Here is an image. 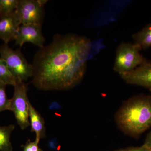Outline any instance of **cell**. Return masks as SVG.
<instances>
[{"label": "cell", "mask_w": 151, "mask_h": 151, "mask_svg": "<svg viewBox=\"0 0 151 151\" xmlns=\"http://www.w3.org/2000/svg\"><path fill=\"white\" fill-rule=\"evenodd\" d=\"M103 47L101 41L75 34H57L35 55L32 82L44 91L72 89L83 79L87 61Z\"/></svg>", "instance_id": "cell-1"}, {"label": "cell", "mask_w": 151, "mask_h": 151, "mask_svg": "<svg viewBox=\"0 0 151 151\" xmlns=\"http://www.w3.org/2000/svg\"><path fill=\"white\" fill-rule=\"evenodd\" d=\"M115 120L124 134L139 137L151 127V95H136L125 101L116 112Z\"/></svg>", "instance_id": "cell-2"}, {"label": "cell", "mask_w": 151, "mask_h": 151, "mask_svg": "<svg viewBox=\"0 0 151 151\" xmlns=\"http://www.w3.org/2000/svg\"><path fill=\"white\" fill-rule=\"evenodd\" d=\"M134 43L123 42L116 50L113 69L120 75L134 70L147 61Z\"/></svg>", "instance_id": "cell-3"}, {"label": "cell", "mask_w": 151, "mask_h": 151, "mask_svg": "<svg viewBox=\"0 0 151 151\" xmlns=\"http://www.w3.org/2000/svg\"><path fill=\"white\" fill-rule=\"evenodd\" d=\"M0 55L5 60L11 73L18 81L24 82L32 77V64L28 62L20 50H14L4 43L0 46Z\"/></svg>", "instance_id": "cell-4"}, {"label": "cell", "mask_w": 151, "mask_h": 151, "mask_svg": "<svg viewBox=\"0 0 151 151\" xmlns=\"http://www.w3.org/2000/svg\"><path fill=\"white\" fill-rule=\"evenodd\" d=\"M14 86V95L10 99L9 111L14 113L20 128L24 130L30 126L27 86L24 82L18 81Z\"/></svg>", "instance_id": "cell-5"}, {"label": "cell", "mask_w": 151, "mask_h": 151, "mask_svg": "<svg viewBox=\"0 0 151 151\" xmlns=\"http://www.w3.org/2000/svg\"><path fill=\"white\" fill-rule=\"evenodd\" d=\"M44 0H19L14 13L21 25L42 24L44 17Z\"/></svg>", "instance_id": "cell-6"}, {"label": "cell", "mask_w": 151, "mask_h": 151, "mask_svg": "<svg viewBox=\"0 0 151 151\" xmlns=\"http://www.w3.org/2000/svg\"><path fill=\"white\" fill-rule=\"evenodd\" d=\"M15 40L16 44L20 47L26 42H30L40 48L43 47L45 40L42 32V25H21Z\"/></svg>", "instance_id": "cell-7"}, {"label": "cell", "mask_w": 151, "mask_h": 151, "mask_svg": "<svg viewBox=\"0 0 151 151\" xmlns=\"http://www.w3.org/2000/svg\"><path fill=\"white\" fill-rule=\"evenodd\" d=\"M120 76L128 84L142 86L151 91V61L147 60L134 70Z\"/></svg>", "instance_id": "cell-8"}, {"label": "cell", "mask_w": 151, "mask_h": 151, "mask_svg": "<svg viewBox=\"0 0 151 151\" xmlns=\"http://www.w3.org/2000/svg\"><path fill=\"white\" fill-rule=\"evenodd\" d=\"M20 25L14 13L0 16V38L4 44L15 40Z\"/></svg>", "instance_id": "cell-9"}, {"label": "cell", "mask_w": 151, "mask_h": 151, "mask_svg": "<svg viewBox=\"0 0 151 151\" xmlns=\"http://www.w3.org/2000/svg\"><path fill=\"white\" fill-rule=\"evenodd\" d=\"M29 105L31 132L35 133L36 138L40 140L46 137V127L44 119L30 101Z\"/></svg>", "instance_id": "cell-10"}, {"label": "cell", "mask_w": 151, "mask_h": 151, "mask_svg": "<svg viewBox=\"0 0 151 151\" xmlns=\"http://www.w3.org/2000/svg\"><path fill=\"white\" fill-rule=\"evenodd\" d=\"M134 44L141 50L146 49L151 46V23L146 26L132 36Z\"/></svg>", "instance_id": "cell-11"}, {"label": "cell", "mask_w": 151, "mask_h": 151, "mask_svg": "<svg viewBox=\"0 0 151 151\" xmlns=\"http://www.w3.org/2000/svg\"><path fill=\"white\" fill-rule=\"evenodd\" d=\"M15 129V126H0V151H13L11 142V135Z\"/></svg>", "instance_id": "cell-12"}, {"label": "cell", "mask_w": 151, "mask_h": 151, "mask_svg": "<svg viewBox=\"0 0 151 151\" xmlns=\"http://www.w3.org/2000/svg\"><path fill=\"white\" fill-rule=\"evenodd\" d=\"M0 81L6 85L14 86L17 80L11 73L4 60L0 58Z\"/></svg>", "instance_id": "cell-13"}, {"label": "cell", "mask_w": 151, "mask_h": 151, "mask_svg": "<svg viewBox=\"0 0 151 151\" xmlns=\"http://www.w3.org/2000/svg\"><path fill=\"white\" fill-rule=\"evenodd\" d=\"M19 2V0H0V16L14 14Z\"/></svg>", "instance_id": "cell-14"}, {"label": "cell", "mask_w": 151, "mask_h": 151, "mask_svg": "<svg viewBox=\"0 0 151 151\" xmlns=\"http://www.w3.org/2000/svg\"><path fill=\"white\" fill-rule=\"evenodd\" d=\"M6 84L0 81V113L9 110L10 99H8L6 93Z\"/></svg>", "instance_id": "cell-15"}, {"label": "cell", "mask_w": 151, "mask_h": 151, "mask_svg": "<svg viewBox=\"0 0 151 151\" xmlns=\"http://www.w3.org/2000/svg\"><path fill=\"white\" fill-rule=\"evenodd\" d=\"M40 140L36 138L34 142L28 140L23 146V151H43L38 146Z\"/></svg>", "instance_id": "cell-16"}, {"label": "cell", "mask_w": 151, "mask_h": 151, "mask_svg": "<svg viewBox=\"0 0 151 151\" xmlns=\"http://www.w3.org/2000/svg\"><path fill=\"white\" fill-rule=\"evenodd\" d=\"M120 151H151L145 144L140 147H129L126 148L120 149Z\"/></svg>", "instance_id": "cell-17"}, {"label": "cell", "mask_w": 151, "mask_h": 151, "mask_svg": "<svg viewBox=\"0 0 151 151\" xmlns=\"http://www.w3.org/2000/svg\"><path fill=\"white\" fill-rule=\"evenodd\" d=\"M62 106L58 102L53 101L50 104L49 109L50 110H58L62 108Z\"/></svg>", "instance_id": "cell-18"}, {"label": "cell", "mask_w": 151, "mask_h": 151, "mask_svg": "<svg viewBox=\"0 0 151 151\" xmlns=\"http://www.w3.org/2000/svg\"><path fill=\"white\" fill-rule=\"evenodd\" d=\"M48 146L50 148L56 150L57 149V142L55 138H53L49 141Z\"/></svg>", "instance_id": "cell-19"}, {"label": "cell", "mask_w": 151, "mask_h": 151, "mask_svg": "<svg viewBox=\"0 0 151 151\" xmlns=\"http://www.w3.org/2000/svg\"><path fill=\"white\" fill-rule=\"evenodd\" d=\"M144 144L146 145L151 151V131L147 135Z\"/></svg>", "instance_id": "cell-20"}, {"label": "cell", "mask_w": 151, "mask_h": 151, "mask_svg": "<svg viewBox=\"0 0 151 151\" xmlns=\"http://www.w3.org/2000/svg\"><path fill=\"white\" fill-rule=\"evenodd\" d=\"M120 151V150H116V151Z\"/></svg>", "instance_id": "cell-21"}]
</instances>
